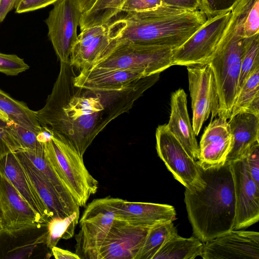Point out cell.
Returning a JSON list of instances; mask_svg holds the SVG:
<instances>
[{
    "label": "cell",
    "mask_w": 259,
    "mask_h": 259,
    "mask_svg": "<svg viewBox=\"0 0 259 259\" xmlns=\"http://www.w3.org/2000/svg\"><path fill=\"white\" fill-rule=\"evenodd\" d=\"M232 171L236 200L234 230L245 229L259 220V186L247 170L245 158L228 162Z\"/></svg>",
    "instance_id": "obj_14"
},
{
    "label": "cell",
    "mask_w": 259,
    "mask_h": 259,
    "mask_svg": "<svg viewBox=\"0 0 259 259\" xmlns=\"http://www.w3.org/2000/svg\"><path fill=\"white\" fill-rule=\"evenodd\" d=\"M145 77L142 71L137 70L92 68L81 70L73 82L78 88L105 92L122 89Z\"/></svg>",
    "instance_id": "obj_17"
},
{
    "label": "cell",
    "mask_w": 259,
    "mask_h": 259,
    "mask_svg": "<svg viewBox=\"0 0 259 259\" xmlns=\"http://www.w3.org/2000/svg\"><path fill=\"white\" fill-rule=\"evenodd\" d=\"M45 157L57 177L79 207L85 206L99 183L87 169L83 157L70 145L53 135L43 144Z\"/></svg>",
    "instance_id": "obj_5"
},
{
    "label": "cell",
    "mask_w": 259,
    "mask_h": 259,
    "mask_svg": "<svg viewBox=\"0 0 259 259\" xmlns=\"http://www.w3.org/2000/svg\"><path fill=\"white\" fill-rule=\"evenodd\" d=\"M155 136L157 154L174 178L189 190L203 188L205 182L197 162L187 153L166 124L159 125Z\"/></svg>",
    "instance_id": "obj_9"
},
{
    "label": "cell",
    "mask_w": 259,
    "mask_h": 259,
    "mask_svg": "<svg viewBox=\"0 0 259 259\" xmlns=\"http://www.w3.org/2000/svg\"><path fill=\"white\" fill-rule=\"evenodd\" d=\"M241 111L259 115V68L252 72L240 89L231 115Z\"/></svg>",
    "instance_id": "obj_28"
},
{
    "label": "cell",
    "mask_w": 259,
    "mask_h": 259,
    "mask_svg": "<svg viewBox=\"0 0 259 259\" xmlns=\"http://www.w3.org/2000/svg\"><path fill=\"white\" fill-rule=\"evenodd\" d=\"M232 145V136L227 119L218 117L211 120L201 138L197 163L203 169L224 165Z\"/></svg>",
    "instance_id": "obj_16"
},
{
    "label": "cell",
    "mask_w": 259,
    "mask_h": 259,
    "mask_svg": "<svg viewBox=\"0 0 259 259\" xmlns=\"http://www.w3.org/2000/svg\"><path fill=\"white\" fill-rule=\"evenodd\" d=\"M163 5L178 8L197 10L201 7V0H161Z\"/></svg>",
    "instance_id": "obj_39"
},
{
    "label": "cell",
    "mask_w": 259,
    "mask_h": 259,
    "mask_svg": "<svg viewBox=\"0 0 259 259\" xmlns=\"http://www.w3.org/2000/svg\"><path fill=\"white\" fill-rule=\"evenodd\" d=\"M201 10L162 5L143 12H119L104 25L109 44L103 57L122 42L176 49L206 21Z\"/></svg>",
    "instance_id": "obj_2"
},
{
    "label": "cell",
    "mask_w": 259,
    "mask_h": 259,
    "mask_svg": "<svg viewBox=\"0 0 259 259\" xmlns=\"http://www.w3.org/2000/svg\"><path fill=\"white\" fill-rule=\"evenodd\" d=\"M0 215L4 233L14 235L46 222L21 196L0 168Z\"/></svg>",
    "instance_id": "obj_12"
},
{
    "label": "cell",
    "mask_w": 259,
    "mask_h": 259,
    "mask_svg": "<svg viewBox=\"0 0 259 259\" xmlns=\"http://www.w3.org/2000/svg\"><path fill=\"white\" fill-rule=\"evenodd\" d=\"M203 259H259V233L233 230L206 242Z\"/></svg>",
    "instance_id": "obj_15"
},
{
    "label": "cell",
    "mask_w": 259,
    "mask_h": 259,
    "mask_svg": "<svg viewBox=\"0 0 259 259\" xmlns=\"http://www.w3.org/2000/svg\"><path fill=\"white\" fill-rule=\"evenodd\" d=\"M0 168L21 196L40 215L46 224L50 213L25 174L15 152L0 159Z\"/></svg>",
    "instance_id": "obj_21"
},
{
    "label": "cell",
    "mask_w": 259,
    "mask_h": 259,
    "mask_svg": "<svg viewBox=\"0 0 259 259\" xmlns=\"http://www.w3.org/2000/svg\"><path fill=\"white\" fill-rule=\"evenodd\" d=\"M74 67L60 70L44 107L35 111L45 130L72 147L83 157L96 136L112 120L132 108L141 95L135 84L117 90L95 92L74 85Z\"/></svg>",
    "instance_id": "obj_1"
},
{
    "label": "cell",
    "mask_w": 259,
    "mask_h": 259,
    "mask_svg": "<svg viewBox=\"0 0 259 259\" xmlns=\"http://www.w3.org/2000/svg\"><path fill=\"white\" fill-rule=\"evenodd\" d=\"M176 215L175 207L170 205L131 202L117 198V219L153 226L174 222Z\"/></svg>",
    "instance_id": "obj_20"
},
{
    "label": "cell",
    "mask_w": 259,
    "mask_h": 259,
    "mask_svg": "<svg viewBox=\"0 0 259 259\" xmlns=\"http://www.w3.org/2000/svg\"><path fill=\"white\" fill-rule=\"evenodd\" d=\"M238 0H201V8L207 17L231 11Z\"/></svg>",
    "instance_id": "obj_33"
},
{
    "label": "cell",
    "mask_w": 259,
    "mask_h": 259,
    "mask_svg": "<svg viewBox=\"0 0 259 259\" xmlns=\"http://www.w3.org/2000/svg\"><path fill=\"white\" fill-rule=\"evenodd\" d=\"M58 0H21L15 9L18 14L29 12L54 4Z\"/></svg>",
    "instance_id": "obj_37"
},
{
    "label": "cell",
    "mask_w": 259,
    "mask_h": 259,
    "mask_svg": "<svg viewBox=\"0 0 259 259\" xmlns=\"http://www.w3.org/2000/svg\"><path fill=\"white\" fill-rule=\"evenodd\" d=\"M80 211H74L64 218L50 219L46 225V243L50 249L56 246L61 239L67 240L74 235L75 229L79 223Z\"/></svg>",
    "instance_id": "obj_29"
},
{
    "label": "cell",
    "mask_w": 259,
    "mask_h": 259,
    "mask_svg": "<svg viewBox=\"0 0 259 259\" xmlns=\"http://www.w3.org/2000/svg\"><path fill=\"white\" fill-rule=\"evenodd\" d=\"M253 0H238L231 9L230 22L207 63L215 79L219 117L228 119L238 94L239 79L245 50L243 25Z\"/></svg>",
    "instance_id": "obj_4"
},
{
    "label": "cell",
    "mask_w": 259,
    "mask_h": 259,
    "mask_svg": "<svg viewBox=\"0 0 259 259\" xmlns=\"http://www.w3.org/2000/svg\"><path fill=\"white\" fill-rule=\"evenodd\" d=\"M52 255L56 259H80L75 253L54 246L52 249Z\"/></svg>",
    "instance_id": "obj_42"
},
{
    "label": "cell",
    "mask_w": 259,
    "mask_h": 259,
    "mask_svg": "<svg viewBox=\"0 0 259 259\" xmlns=\"http://www.w3.org/2000/svg\"><path fill=\"white\" fill-rule=\"evenodd\" d=\"M228 119L232 145L226 162L243 159L253 146L259 144V115L241 111Z\"/></svg>",
    "instance_id": "obj_19"
},
{
    "label": "cell",
    "mask_w": 259,
    "mask_h": 259,
    "mask_svg": "<svg viewBox=\"0 0 259 259\" xmlns=\"http://www.w3.org/2000/svg\"><path fill=\"white\" fill-rule=\"evenodd\" d=\"M163 5L161 0H125L119 12H143Z\"/></svg>",
    "instance_id": "obj_35"
},
{
    "label": "cell",
    "mask_w": 259,
    "mask_h": 259,
    "mask_svg": "<svg viewBox=\"0 0 259 259\" xmlns=\"http://www.w3.org/2000/svg\"><path fill=\"white\" fill-rule=\"evenodd\" d=\"M125 0H97L94 5L82 14L79 27L82 31L97 25H104L121 8Z\"/></svg>",
    "instance_id": "obj_27"
},
{
    "label": "cell",
    "mask_w": 259,
    "mask_h": 259,
    "mask_svg": "<svg viewBox=\"0 0 259 259\" xmlns=\"http://www.w3.org/2000/svg\"><path fill=\"white\" fill-rule=\"evenodd\" d=\"M0 110L7 114L9 120L27 128L37 133L43 130L35 111L30 109L25 103L14 99L1 89Z\"/></svg>",
    "instance_id": "obj_25"
},
{
    "label": "cell",
    "mask_w": 259,
    "mask_h": 259,
    "mask_svg": "<svg viewBox=\"0 0 259 259\" xmlns=\"http://www.w3.org/2000/svg\"><path fill=\"white\" fill-rule=\"evenodd\" d=\"M0 120L6 122L9 120V118L7 114L1 110H0Z\"/></svg>",
    "instance_id": "obj_44"
},
{
    "label": "cell",
    "mask_w": 259,
    "mask_h": 259,
    "mask_svg": "<svg viewBox=\"0 0 259 259\" xmlns=\"http://www.w3.org/2000/svg\"><path fill=\"white\" fill-rule=\"evenodd\" d=\"M6 127L11 138L14 152L34 150L43 146V144L38 141L39 133L10 120L6 122Z\"/></svg>",
    "instance_id": "obj_30"
},
{
    "label": "cell",
    "mask_w": 259,
    "mask_h": 259,
    "mask_svg": "<svg viewBox=\"0 0 259 259\" xmlns=\"http://www.w3.org/2000/svg\"><path fill=\"white\" fill-rule=\"evenodd\" d=\"M231 11L209 17L182 45L174 49V65L207 64L230 22Z\"/></svg>",
    "instance_id": "obj_8"
},
{
    "label": "cell",
    "mask_w": 259,
    "mask_h": 259,
    "mask_svg": "<svg viewBox=\"0 0 259 259\" xmlns=\"http://www.w3.org/2000/svg\"><path fill=\"white\" fill-rule=\"evenodd\" d=\"M257 68H259L258 33L245 38V50L239 79L238 93L250 74Z\"/></svg>",
    "instance_id": "obj_31"
},
{
    "label": "cell",
    "mask_w": 259,
    "mask_h": 259,
    "mask_svg": "<svg viewBox=\"0 0 259 259\" xmlns=\"http://www.w3.org/2000/svg\"><path fill=\"white\" fill-rule=\"evenodd\" d=\"M153 226L115 219L90 259H135Z\"/></svg>",
    "instance_id": "obj_13"
},
{
    "label": "cell",
    "mask_w": 259,
    "mask_h": 259,
    "mask_svg": "<svg viewBox=\"0 0 259 259\" xmlns=\"http://www.w3.org/2000/svg\"><path fill=\"white\" fill-rule=\"evenodd\" d=\"M19 151L22 152L50 182L70 213L79 211L80 207L59 180L47 161L44 153V146L34 150Z\"/></svg>",
    "instance_id": "obj_24"
},
{
    "label": "cell",
    "mask_w": 259,
    "mask_h": 259,
    "mask_svg": "<svg viewBox=\"0 0 259 259\" xmlns=\"http://www.w3.org/2000/svg\"><path fill=\"white\" fill-rule=\"evenodd\" d=\"M15 152L29 181L48 209L51 218H64L71 214L45 176L22 152Z\"/></svg>",
    "instance_id": "obj_22"
},
{
    "label": "cell",
    "mask_w": 259,
    "mask_h": 259,
    "mask_svg": "<svg viewBox=\"0 0 259 259\" xmlns=\"http://www.w3.org/2000/svg\"><path fill=\"white\" fill-rule=\"evenodd\" d=\"M177 234L178 230L173 222L153 226L135 259H153L164 243Z\"/></svg>",
    "instance_id": "obj_26"
},
{
    "label": "cell",
    "mask_w": 259,
    "mask_h": 259,
    "mask_svg": "<svg viewBox=\"0 0 259 259\" xmlns=\"http://www.w3.org/2000/svg\"><path fill=\"white\" fill-rule=\"evenodd\" d=\"M192 110V127L198 136L211 113L218 115L219 98L213 73L208 64L187 66Z\"/></svg>",
    "instance_id": "obj_10"
},
{
    "label": "cell",
    "mask_w": 259,
    "mask_h": 259,
    "mask_svg": "<svg viewBox=\"0 0 259 259\" xmlns=\"http://www.w3.org/2000/svg\"><path fill=\"white\" fill-rule=\"evenodd\" d=\"M174 50L161 46L122 42L90 68L131 69L141 71L148 76L160 73L174 65Z\"/></svg>",
    "instance_id": "obj_6"
},
{
    "label": "cell",
    "mask_w": 259,
    "mask_h": 259,
    "mask_svg": "<svg viewBox=\"0 0 259 259\" xmlns=\"http://www.w3.org/2000/svg\"><path fill=\"white\" fill-rule=\"evenodd\" d=\"M117 198L93 200L88 204L79 220L80 230L75 236V253L90 259L104 241L116 217Z\"/></svg>",
    "instance_id": "obj_7"
},
{
    "label": "cell",
    "mask_w": 259,
    "mask_h": 259,
    "mask_svg": "<svg viewBox=\"0 0 259 259\" xmlns=\"http://www.w3.org/2000/svg\"><path fill=\"white\" fill-rule=\"evenodd\" d=\"M249 175L259 186V144L253 146L244 157Z\"/></svg>",
    "instance_id": "obj_36"
},
{
    "label": "cell",
    "mask_w": 259,
    "mask_h": 259,
    "mask_svg": "<svg viewBox=\"0 0 259 259\" xmlns=\"http://www.w3.org/2000/svg\"><path fill=\"white\" fill-rule=\"evenodd\" d=\"M259 32V0H256L248 12L243 25L244 37L253 36Z\"/></svg>",
    "instance_id": "obj_34"
},
{
    "label": "cell",
    "mask_w": 259,
    "mask_h": 259,
    "mask_svg": "<svg viewBox=\"0 0 259 259\" xmlns=\"http://www.w3.org/2000/svg\"><path fill=\"white\" fill-rule=\"evenodd\" d=\"M53 5L45 21L48 35L60 62L67 63L78 40L77 28L82 13L75 0H58Z\"/></svg>",
    "instance_id": "obj_11"
},
{
    "label": "cell",
    "mask_w": 259,
    "mask_h": 259,
    "mask_svg": "<svg viewBox=\"0 0 259 259\" xmlns=\"http://www.w3.org/2000/svg\"><path fill=\"white\" fill-rule=\"evenodd\" d=\"M3 233H4V227H3V223H2V219H1V215H0V235L2 234Z\"/></svg>",
    "instance_id": "obj_45"
},
{
    "label": "cell",
    "mask_w": 259,
    "mask_h": 259,
    "mask_svg": "<svg viewBox=\"0 0 259 259\" xmlns=\"http://www.w3.org/2000/svg\"><path fill=\"white\" fill-rule=\"evenodd\" d=\"M29 68V65L18 56L0 53V72L7 75L15 76Z\"/></svg>",
    "instance_id": "obj_32"
},
{
    "label": "cell",
    "mask_w": 259,
    "mask_h": 259,
    "mask_svg": "<svg viewBox=\"0 0 259 259\" xmlns=\"http://www.w3.org/2000/svg\"><path fill=\"white\" fill-rule=\"evenodd\" d=\"M167 128L194 160L198 159L199 148L187 110V95L183 89L171 94L170 113Z\"/></svg>",
    "instance_id": "obj_18"
},
{
    "label": "cell",
    "mask_w": 259,
    "mask_h": 259,
    "mask_svg": "<svg viewBox=\"0 0 259 259\" xmlns=\"http://www.w3.org/2000/svg\"><path fill=\"white\" fill-rule=\"evenodd\" d=\"M97 0H75L76 5L81 13H83L94 5Z\"/></svg>",
    "instance_id": "obj_43"
},
{
    "label": "cell",
    "mask_w": 259,
    "mask_h": 259,
    "mask_svg": "<svg viewBox=\"0 0 259 259\" xmlns=\"http://www.w3.org/2000/svg\"><path fill=\"white\" fill-rule=\"evenodd\" d=\"M203 246L195 236L184 238L178 234L164 243L153 259H194L201 255Z\"/></svg>",
    "instance_id": "obj_23"
},
{
    "label": "cell",
    "mask_w": 259,
    "mask_h": 259,
    "mask_svg": "<svg viewBox=\"0 0 259 259\" xmlns=\"http://www.w3.org/2000/svg\"><path fill=\"white\" fill-rule=\"evenodd\" d=\"M45 239H46V233L33 241L32 243L21 246V247L19 248V250L15 251L13 254L10 255V256H7L6 258H22L29 257L37 244L42 242Z\"/></svg>",
    "instance_id": "obj_40"
},
{
    "label": "cell",
    "mask_w": 259,
    "mask_h": 259,
    "mask_svg": "<svg viewBox=\"0 0 259 259\" xmlns=\"http://www.w3.org/2000/svg\"><path fill=\"white\" fill-rule=\"evenodd\" d=\"M21 0H0V23L6 18L8 14L16 9Z\"/></svg>",
    "instance_id": "obj_41"
},
{
    "label": "cell",
    "mask_w": 259,
    "mask_h": 259,
    "mask_svg": "<svg viewBox=\"0 0 259 259\" xmlns=\"http://www.w3.org/2000/svg\"><path fill=\"white\" fill-rule=\"evenodd\" d=\"M199 168L205 185L201 190L185 188L184 201L193 234L205 243L234 230L236 200L229 163Z\"/></svg>",
    "instance_id": "obj_3"
},
{
    "label": "cell",
    "mask_w": 259,
    "mask_h": 259,
    "mask_svg": "<svg viewBox=\"0 0 259 259\" xmlns=\"http://www.w3.org/2000/svg\"><path fill=\"white\" fill-rule=\"evenodd\" d=\"M14 152L11 138L6 127V121L0 120V159Z\"/></svg>",
    "instance_id": "obj_38"
}]
</instances>
